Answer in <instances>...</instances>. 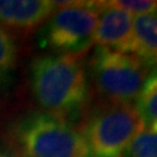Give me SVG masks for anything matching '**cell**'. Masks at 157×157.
<instances>
[{"label":"cell","mask_w":157,"mask_h":157,"mask_svg":"<svg viewBox=\"0 0 157 157\" xmlns=\"http://www.w3.org/2000/svg\"><path fill=\"white\" fill-rule=\"evenodd\" d=\"M0 157H20L19 155L14 154L12 151H8V150H2L0 149Z\"/></svg>","instance_id":"13"},{"label":"cell","mask_w":157,"mask_h":157,"mask_svg":"<svg viewBox=\"0 0 157 157\" xmlns=\"http://www.w3.org/2000/svg\"><path fill=\"white\" fill-rule=\"evenodd\" d=\"M93 43H97L98 47L134 55L135 34L133 15L124 10L111 6L107 1H102V10L98 17Z\"/></svg>","instance_id":"6"},{"label":"cell","mask_w":157,"mask_h":157,"mask_svg":"<svg viewBox=\"0 0 157 157\" xmlns=\"http://www.w3.org/2000/svg\"><path fill=\"white\" fill-rule=\"evenodd\" d=\"M143 127V120L133 104H108L95 111L83 132L90 157H121Z\"/></svg>","instance_id":"5"},{"label":"cell","mask_w":157,"mask_h":157,"mask_svg":"<svg viewBox=\"0 0 157 157\" xmlns=\"http://www.w3.org/2000/svg\"><path fill=\"white\" fill-rule=\"evenodd\" d=\"M56 1L0 0V22L13 28L32 29L51 17Z\"/></svg>","instance_id":"7"},{"label":"cell","mask_w":157,"mask_h":157,"mask_svg":"<svg viewBox=\"0 0 157 157\" xmlns=\"http://www.w3.org/2000/svg\"><path fill=\"white\" fill-rule=\"evenodd\" d=\"M135 101L144 126H157V67L147 76Z\"/></svg>","instance_id":"9"},{"label":"cell","mask_w":157,"mask_h":157,"mask_svg":"<svg viewBox=\"0 0 157 157\" xmlns=\"http://www.w3.org/2000/svg\"><path fill=\"white\" fill-rule=\"evenodd\" d=\"M134 55L148 67H157V14L134 17Z\"/></svg>","instance_id":"8"},{"label":"cell","mask_w":157,"mask_h":157,"mask_svg":"<svg viewBox=\"0 0 157 157\" xmlns=\"http://www.w3.org/2000/svg\"><path fill=\"white\" fill-rule=\"evenodd\" d=\"M97 92L112 105L133 104L150 72L137 56L97 47L90 61Z\"/></svg>","instance_id":"3"},{"label":"cell","mask_w":157,"mask_h":157,"mask_svg":"<svg viewBox=\"0 0 157 157\" xmlns=\"http://www.w3.org/2000/svg\"><path fill=\"white\" fill-rule=\"evenodd\" d=\"M102 1H56L41 43L59 54L79 55L93 43Z\"/></svg>","instance_id":"4"},{"label":"cell","mask_w":157,"mask_h":157,"mask_svg":"<svg viewBox=\"0 0 157 157\" xmlns=\"http://www.w3.org/2000/svg\"><path fill=\"white\" fill-rule=\"evenodd\" d=\"M111 6L128 12L132 15L157 14V1L154 0H115L107 1Z\"/></svg>","instance_id":"12"},{"label":"cell","mask_w":157,"mask_h":157,"mask_svg":"<svg viewBox=\"0 0 157 157\" xmlns=\"http://www.w3.org/2000/svg\"><path fill=\"white\" fill-rule=\"evenodd\" d=\"M33 93L48 114L67 119L84 107L89 84L83 59L75 54L47 55L30 67Z\"/></svg>","instance_id":"1"},{"label":"cell","mask_w":157,"mask_h":157,"mask_svg":"<svg viewBox=\"0 0 157 157\" xmlns=\"http://www.w3.org/2000/svg\"><path fill=\"white\" fill-rule=\"evenodd\" d=\"M17 61V45L14 40L0 26V86L10 78Z\"/></svg>","instance_id":"11"},{"label":"cell","mask_w":157,"mask_h":157,"mask_svg":"<svg viewBox=\"0 0 157 157\" xmlns=\"http://www.w3.org/2000/svg\"><path fill=\"white\" fill-rule=\"evenodd\" d=\"M25 157H90L83 133L67 119L51 114H32L15 130Z\"/></svg>","instance_id":"2"},{"label":"cell","mask_w":157,"mask_h":157,"mask_svg":"<svg viewBox=\"0 0 157 157\" xmlns=\"http://www.w3.org/2000/svg\"><path fill=\"white\" fill-rule=\"evenodd\" d=\"M124 157H157V126H144L129 142Z\"/></svg>","instance_id":"10"}]
</instances>
